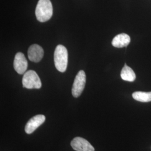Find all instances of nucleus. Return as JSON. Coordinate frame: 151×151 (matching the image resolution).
Wrapping results in <instances>:
<instances>
[{
	"label": "nucleus",
	"mask_w": 151,
	"mask_h": 151,
	"mask_svg": "<svg viewBox=\"0 0 151 151\" xmlns=\"http://www.w3.org/2000/svg\"><path fill=\"white\" fill-rule=\"evenodd\" d=\"M35 15L39 22H47L53 15V6L50 0H39L35 9Z\"/></svg>",
	"instance_id": "f257e3e1"
},
{
	"label": "nucleus",
	"mask_w": 151,
	"mask_h": 151,
	"mask_svg": "<svg viewBox=\"0 0 151 151\" xmlns=\"http://www.w3.org/2000/svg\"><path fill=\"white\" fill-rule=\"evenodd\" d=\"M68 51L65 46L58 45L55 49L54 64L57 70L60 72H65L68 65Z\"/></svg>",
	"instance_id": "f03ea898"
},
{
	"label": "nucleus",
	"mask_w": 151,
	"mask_h": 151,
	"mask_svg": "<svg viewBox=\"0 0 151 151\" xmlns=\"http://www.w3.org/2000/svg\"><path fill=\"white\" fill-rule=\"evenodd\" d=\"M22 83L23 87L27 89H39L42 87L41 80L34 70H29L25 72Z\"/></svg>",
	"instance_id": "7ed1b4c3"
},
{
	"label": "nucleus",
	"mask_w": 151,
	"mask_h": 151,
	"mask_svg": "<svg viewBox=\"0 0 151 151\" xmlns=\"http://www.w3.org/2000/svg\"><path fill=\"white\" fill-rule=\"evenodd\" d=\"M86 81L85 72L83 70H80L76 76L72 88L73 96L78 97L83 91Z\"/></svg>",
	"instance_id": "20e7f679"
},
{
	"label": "nucleus",
	"mask_w": 151,
	"mask_h": 151,
	"mask_svg": "<svg viewBox=\"0 0 151 151\" xmlns=\"http://www.w3.org/2000/svg\"><path fill=\"white\" fill-rule=\"evenodd\" d=\"M70 146L76 151H95L93 147L86 139L79 137L71 141Z\"/></svg>",
	"instance_id": "39448f33"
},
{
	"label": "nucleus",
	"mask_w": 151,
	"mask_h": 151,
	"mask_svg": "<svg viewBox=\"0 0 151 151\" xmlns=\"http://www.w3.org/2000/svg\"><path fill=\"white\" fill-rule=\"evenodd\" d=\"M45 117L43 115H37L30 119L25 125V131L28 134H32L35 130L43 124Z\"/></svg>",
	"instance_id": "423d86ee"
},
{
	"label": "nucleus",
	"mask_w": 151,
	"mask_h": 151,
	"mask_svg": "<svg viewBox=\"0 0 151 151\" xmlns=\"http://www.w3.org/2000/svg\"><path fill=\"white\" fill-rule=\"evenodd\" d=\"M27 61L22 52L16 53L14 61V67L16 72L20 75L24 74L27 68Z\"/></svg>",
	"instance_id": "0eeeda50"
},
{
	"label": "nucleus",
	"mask_w": 151,
	"mask_h": 151,
	"mask_svg": "<svg viewBox=\"0 0 151 151\" xmlns=\"http://www.w3.org/2000/svg\"><path fill=\"white\" fill-rule=\"evenodd\" d=\"M27 55L30 60L38 63L43 57V49L38 44H33L29 48Z\"/></svg>",
	"instance_id": "6e6552de"
},
{
	"label": "nucleus",
	"mask_w": 151,
	"mask_h": 151,
	"mask_svg": "<svg viewBox=\"0 0 151 151\" xmlns=\"http://www.w3.org/2000/svg\"><path fill=\"white\" fill-rule=\"evenodd\" d=\"M130 37L125 33H122L117 35L114 38L112 41V45L116 48H123L128 46L130 43Z\"/></svg>",
	"instance_id": "1a4fd4ad"
},
{
	"label": "nucleus",
	"mask_w": 151,
	"mask_h": 151,
	"mask_svg": "<svg viewBox=\"0 0 151 151\" xmlns=\"http://www.w3.org/2000/svg\"><path fill=\"white\" fill-rule=\"evenodd\" d=\"M120 76L124 81L129 82H133L136 78L134 72L130 67L126 65H125L122 70Z\"/></svg>",
	"instance_id": "9d476101"
},
{
	"label": "nucleus",
	"mask_w": 151,
	"mask_h": 151,
	"mask_svg": "<svg viewBox=\"0 0 151 151\" xmlns=\"http://www.w3.org/2000/svg\"><path fill=\"white\" fill-rule=\"evenodd\" d=\"M132 96L135 100L140 102L147 103L151 101V92H134L132 94Z\"/></svg>",
	"instance_id": "9b49d317"
}]
</instances>
